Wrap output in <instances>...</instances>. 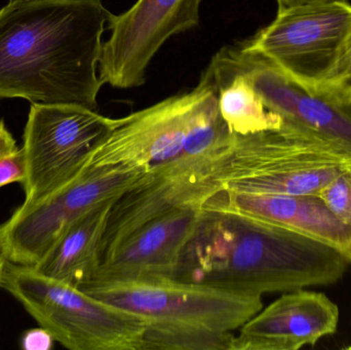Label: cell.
<instances>
[{
	"instance_id": "1",
	"label": "cell",
	"mask_w": 351,
	"mask_h": 350,
	"mask_svg": "<svg viewBox=\"0 0 351 350\" xmlns=\"http://www.w3.org/2000/svg\"><path fill=\"white\" fill-rule=\"evenodd\" d=\"M110 16L101 0H10L0 10V99L96 110Z\"/></svg>"
},
{
	"instance_id": "2",
	"label": "cell",
	"mask_w": 351,
	"mask_h": 350,
	"mask_svg": "<svg viewBox=\"0 0 351 350\" xmlns=\"http://www.w3.org/2000/svg\"><path fill=\"white\" fill-rule=\"evenodd\" d=\"M350 262L335 249L239 213L212 197L174 279L262 296L337 283Z\"/></svg>"
},
{
	"instance_id": "3",
	"label": "cell",
	"mask_w": 351,
	"mask_h": 350,
	"mask_svg": "<svg viewBox=\"0 0 351 350\" xmlns=\"http://www.w3.org/2000/svg\"><path fill=\"white\" fill-rule=\"evenodd\" d=\"M351 160L317 136L282 121L278 129L235 135L213 176L221 190L241 195H317Z\"/></svg>"
},
{
	"instance_id": "4",
	"label": "cell",
	"mask_w": 351,
	"mask_h": 350,
	"mask_svg": "<svg viewBox=\"0 0 351 350\" xmlns=\"http://www.w3.org/2000/svg\"><path fill=\"white\" fill-rule=\"evenodd\" d=\"M0 288L70 350H141L147 320L8 261Z\"/></svg>"
},
{
	"instance_id": "5",
	"label": "cell",
	"mask_w": 351,
	"mask_h": 350,
	"mask_svg": "<svg viewBox=\"0 0 351 350\" xmlns=\"http://www.w3.org/2000/svg\"><path fill=\"white\" fill-rule=\"evenodd\" d=\"M78 289L148 321L191 325L220 332L239 330L263 308L262 296L235 293L174 277L88 282Z\"/></svg>"
},
{
	"instance_id": "6",
	"label": "cell",
	"mask_w": 351,
	"mask_h": 350,
	"mask_svg": "<svg viewBox=\"0 0 351 350\" xmlns=\"http://www.w3.org/2000/svg\"><path fill=\"white\" fill-rule=\"evenodd\" d=\"M117 119L71 104H32L24 131L23 205H33L75 178Z\"/></svg>"
},
{
	"instance_id": "7",
	"label": "cell",
	"mask_w": 351,
	"mask_h": 350,
	"mask_svg": "<svg viewBox=\"0 0 351 350\" xmlns=\"http://www.w3.org/2000/svg\"><path fill=\"white\" fill-rule=\"evenodd\" d=\"M149 176L150 172L129 166H92L88 162L67 184L38 203H22L2 223L8 260L34 266L74 220Z\"/></svg>"
},
{
	"instance_id": "8",
	"label": "cell",
	"mask_w": 351,
	"mask_h": 350,
	"mask_svg": "<svg viewBox=\"0 0 351 350\" xmlns=\"http://www.w3.org/2000/svg\"><path fill=\"white\" fill-rule=\"evenodd\" d=\"M351 39V4L323 1L278 8L276 18L241 43L304 84L325 82Z\"/></svg>"
},
{
	"instance_id": "9",
	"label": "cell",
	"mask_w": 351,
	"mask_h": 350,
	"mask_svg": "<svg viewBox=\"0 0 351 350\" xmlns=\"http://www.w3.org/2000/svg\"><path fill=\"white\" fill-rule=\"evenodd\" d=\"M268 110L291 127L327 142L351 160V88L304 84L265 55L239 45L222 49Z\"/></svg>"
},
{
	"instance_id": "10",
	"label": "cell",
	"mask_w": 351,
	"mask_h": 350,
	"mask_svg": "<svg viewBox=\"0 0 351 350\" xmlns=\"http://www.w3.org/2000/svg\"><path fill=\"white\" fill-rule=\"evenodd\" d=\"M202 0H138L129 10L111 14L98 72L103 84L137 88L145 84L146 70L173 35L199 24Z\"/></svg>"
},
{
	"instance_id": "11",
	"label": "cell",
	"mask_w": 351,
	"mask_h": 350,
	"mask_svg": "<svg viewBox=\"0 0 351 350\" xmlns=\"http://www.w3.org/2000/svg\"><path fill=\"white\" fill-rule=\"evenodd\" d=\"M202 95V84L187 94L117 119L92 152L88 166L156 170L184 158L186 142Z\"/></svg>"
},
{
	"instance_id": "12",
	"label": "cell",
	"mask_w": 351,
	"mask_h": 350,
	"mask_svg": "<svg viewBox=\"0 0 351 350\" xmlns=\"http://www.w3.org/2000/svg\"><path fill=\"white\" fill-rule=\"evenodd\" d=\"M219 158H180L117 197L101 245V262L138 228L171 212L204 207L221 191L213 176ZM101 264V263H100Z\"/></svg>"
},
{
	"instance_id": "13",
	"label": "cell",
	"mask_w": 351,
	"mask_h": 350,
	"mask_svg": "<svg viewBox=\"0 0 351 350\" xmlns=\"http://www.w3.org/2000/svg\"><path fill=\"white\" fill-rule=\"evenodd\" d=\"M339 308L328 296L286 292L239 328L231 350H298L337 332Z\"/></svg>"
},
{
	"instance_id": "14",
	"label": "cell",
	"mask_w": 351,
	"mask_h": 350,
	"mask_svg": "<svg viewBox=\"0 0 351 350\" xmlns=\"http://www.w3.org/2000/svg\"><path fill=\"white\" fill-rule=\"evenodd\" d=\"M202 211V207L186 208L144 224L101 262L88 282L174 277Z\"/></svg>"
},
{
	"instance_id": "15",
	"label": "cell",
	"mask_w": 351,
	"mask_h": 350,
	"mask_svg": "<svg viewBox=\"0 0 351 350\" xmlns=\"http://www.w3.org/2000/svg\"><path fill=\"white\" fill-rule=\"evenodd\" d=\"M215 197L239 213L327 245L351 265V227L340 221L317 195H241L221 190Z\"/></svg>"
},
{
	"instance_id": "16",
	"label": "cell",
	"mask_w": 351,
	"mask_h": 350,
	"mask_svg": "<svg viewBox=\"0 0 351 350\" xmlns=\"http://www.w3.org/2000/svg\"><path fill=\"white\" fill-rule=\"evenodd\" d=\"M117 199L104 201L74 220L33 267L45 277L76 288L90 281L100 266L101 245Z\"/></svg>"
},
{
	"instance_id": "17",
	"label": "cell",
	"mask_w": 351,
	"mask_h": 350,
	"mask_svg": "<svg viewBox=\"0 0 351 350\" xmlns=\"http://www.w3.org/2000/svg\"><path fill=\"white\" fill-rule=\"evenodd\" d=\"M206 72L216 84L219 111L231 133L245 136L282 127V117L266 108L261 97L222 49Z\"/></svg>"
},
{
	"instance_id": "18",
	"label": "cell",
	"mask_w": 351,
	"mask_h": 350,
	"mask_svg": "<svg viewBox=\"0 0 351 350\" xmlns=\"http://www.w3.org/2000/svg\"><path fill=\"white\" fill-rule=\"evenodd\" d=\"M233 332L148 321L141 350H231Z\"/></svg>"
},
{
	"instance_id": "19",
	"label": "cell",
	"mask_w": 351,
	"mask_h": 350,
	"mask_svg": "<svg viewBox=\"0 0 351 350\" xmlns=\"http://www.w3.org/2000/svg\"><path fill=\"white\" fill-rule=\"evenodd\" d=\"M317 195L340 221L351 227V166Z\"/></svg>"
},
{
	"instance_id": "20",
	"label": "cell",
	"mask_w": 351,
	"mask_h": 350,
	"mask_svg": "<svg viewBox=\"0 0 351 350\" xmlns=\"http://www.w3.org/2000/svg\"><path fill=\"white\" fill-rule=\"evenodd\" d=\"M26 162L22 149L0 160V188L12 183L21 185L26 179Z\"/></svg>"
},
{
	"instance_id": "21",
	"label": "cell",
	"mask_w": 351,
	"mask_h": 350,
	"mask_svg": "<svg viewBox=\"0 0 351 350\" xmlns=\"http://www.w3.org/2000/svg\"><path fill=\"white\" fill-rule=\"evenodd\" d=\"M321 84L351 88V39L335 67Z\"/></svg>"
},
{
	"instance_id": "22",
	"label": "cell",
	"mask_w": 351,
	"mask_h": 350,
	"mask_svg": "<svg viewBox=\"0 0 351 350\" xmlns=\"http://www.w3.org/2000/svg\"><path fill=\"white\" fill-rule=\"evenodd\" d=\"M55 342L53 335L43 327L25 331L20 338L21 349L25 350H51Z\"/></svg>"
},
{
	"instance_id": "23",
	"label": "cell",
	"mask_w": 351,
	"mask_h": 350,
	"mask_svg": "<svg viewBox=\"0 0 351 350\" xmlns=\"http://www.w3.org/2000/svg\"><path fill=\"white\" fill-rule=\"evenodd\" d=\"M20 148L16 145V141L12 137L4 121L0 118V160L19 151Z\"/></svg>"
},
{
	"instance_id": "24",
	"label": "cell",
	"mask_w": 351,
	"mask_h": 350,
	"mask_svg": "<svg viewBox=\"0 0 351 350\" xmlns=\"http://www.w3.org/2000/svg\"><path fill=\"white\" fill-rule=\"evenodd\" d=\"M8 256H6L5 248H4L3 224H0V285L3 279L4 271L8 264Z\"/></svg>"
},
{
	"instance_id": "25",
	"label": "cell",
	"mask_w": 351,
	"mask_h": 350,
	"mask_svg": "<svg viewBox=\"0 0 351 350\" xmlns=\"http://www.w3.org/2000/svg\"><path fill=\"white\" fill-rule=\"evenodd\" d=\"M323 1H348V0H278V8H290L305 3Z\"/></svg>"
}]
</instances>
